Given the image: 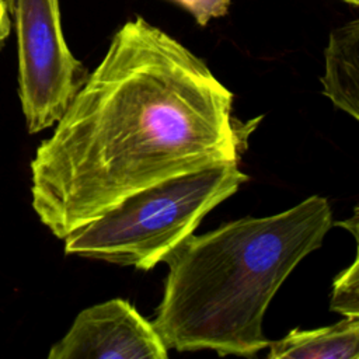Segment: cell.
Returning <instances> with one entry per match:
<instances>
[{
	"label": "cell",
	"instance_id": "obj_13",
	"mask_svg": "<svg viewBox=\"0 0 359 359\" xmlns=\"http://www.w3.org/2000/svg\"><path fill=\"white\" fill-rule=\"evenodd\" d=\"M6 3H7V6H8V8H10V11H13V4H14V0H6Z\"/></svg>",
	"mask_w": 359,
	"mask_h": 359
},
{
	"label": "cell",
	"instance_id": "obj_11",
	"mask_svg": "<svg viewBox=\"0 0 359 359\" xmlns=\"http://www.w3.org/2000/svg\"><path fill=\"white\" fill-rule=\"evenodd\" d=\"M335 226H341V227L349 230L352 233V236L355 237V240H358V226H359V223H358V208H355V213H353L352 219L344 220V222H337Z\"/></svg>",
	"mask_w": 359,
	"mask_h": 359
},
{
	"label": "cell",
	"instance_id": "obj_4",
	"mask_svg": "<svg viewBox=\"0 0 359 359\" xmlns=\"http://www.w3.org/2000/svg\"><path fill=\"white\" fill-rule=\"evenodd\" d=\"M18 95L29 133L56 123L87 80L62 31L59 0H14Z\"/></svg>",
	"mask_w": 359,
	"mask_h": 359
},
{
	"label": "cell",
	"instance_id": "obj_6",
	"mask_svg": "<svg viewBox=\"0 0 359 359\" xmlns=\"http://www.w3.org/2000/svg\"><path fill=\"white\" fill-rule=\"evenodd\" d=\"M323 94L332 104L359 119V20L334 29L324 50Z\"/></svg>",
	"mask_w": 359,
	"mask_h": 359
},
{
	"label": "cell",
	"instance_id": "obj_9",
	"mask_svg": "<svg viewBox=\"0 0 359 359\" xmlns=\"http://www.w3.org/2000/svg\"><path fill=\"white\" fill-rule=\"evenodd\" d=\"M188 10L199 25H206L209 20L227 13L230 0H174Z\"/></svg>",
	"mask_w": 359,
	"mask_h": 359
},
{
	"label": "cell",
	"instance_id": "obj_3",
	"mask_svg": "<svg viewBox=\"0 0 359 359\" xmlns=\"http://www.w3.org/2000/svg\"><path fill=\"white\" fill-rule=\"evenodd\" d=\"M247 180L238 163L213 164L163 180L70 231L63 238L65 251L149 271Z\"/></svg>",
	"mask_w": 359,
	"mask_h": 359
},
{
	"label": "cell",
	"instance_id": "obj_8",
	"mask_svg": "<svg viewBox=\"0 0 359 359\" xmlns=\"http://www.w3.org/2000/svg\"><path fill=\"white\" fill-rule=\"evenodd\" d=\"M330 309L344 317H359V259L344 269L332 285Z\"/></svg>",
	"mask_w": 359,
	"mask_h": 359
},
{
	"label": "cell",
	"instance_id": "obj_1",
	"mask_svg": "<svg viewBox=\"0 0 359 359\" xmlns=\"http://www.w3.org/2000/svg\"><path fill=\"white\" fill-rule=\"evenodd\" d=\"M206 63L142 17L126 21L31 161L32 206L57 237L128 195L238 163L248 123Z\"/></svg>",
	"mask_w": 359,
	"mask_h": 359
},
{
	"label": "cell",
	"instance_id": "obj_2",
	"mask_svg": "<svg viewBox=\"0 0 359 359\" xmlns=\"http://www.w3.org/2000/svg\"><path fill=\"white\" fill-rule=\"evenodd\" d=\"M332 226L313 195L266 217H243L188 236L165 258L168 275L151 321L167 348L252 356L269 345L264 314L280 285Z\"/></svg>",
	"mask_w": 359,
	"mask_h": 359
},
{
	"label": "cell",
	"instance_id": "obj_10",
	"mask_svg": "<svg viewBox=\"0 0 359 359\" xmlns=\"http://www.w3.org/2000/svg\"><path fill=\"white\" fill-rule=\"evenodd\" d=\"M10 14H11V11H10L6 0H0V45L10 34V27H11Z\"/></svg>",
	"mask_w": 359,
	"mask_h": 359
},
{
	"label": "cell",
	"instance_id": "obj_7",
	"mask_svg": "<svg viewBox=\"0 0 359 359\" xmlns=\"http://www.w3.org/2000/svg\"><path fill=\"white\" fill-rule=\"evenodd\" d=\"M268 346L269 359H358L359 317L316 330L294 328Z\"/></svg>",
	"mask_w": 359,
	"mask_h": 359
},
{
	"label": "cell",
	"instance_id": "obj_5",
	"mask_svg": "<svg viewBox=\"0 0 359 359\" xmlns=\"http://www.w3.org/2000/svg\"><path fill=\"white\" fill-rule=\"evenodd\" d=\"M168 348L150 321L123 299L91 306L52 346L49 359H165Z\"/></svg>",
	"mask_w": 359,
	"mask_h": 359
},
{
	"label": "cell",
	"instance_id": "obj_12",
	"mask_svg": "<svg viewBox=\"0 0 359 359\" xmlns=\"http://www.w3.org/2000/svg\"><path fill=\"white\" fill-rule=\"evenodd\" d=\"M342 1H345V3H348V4H351V6H353V7H358V6H359V0H342Z\"/></svg>",
	"mask_w": 359,
	"mask_h": 359
}]
</instances>
